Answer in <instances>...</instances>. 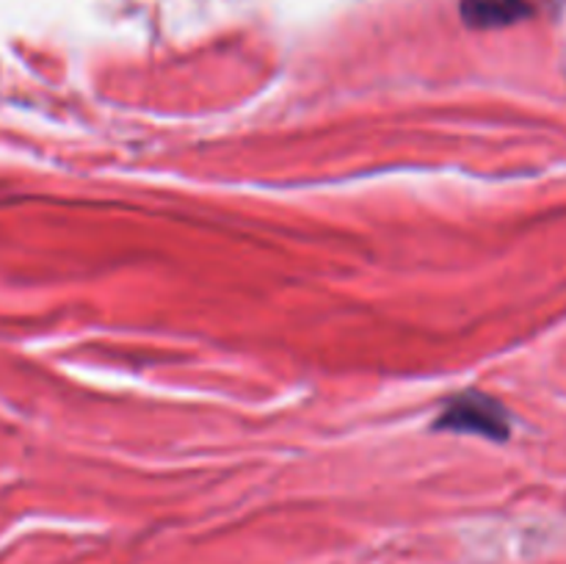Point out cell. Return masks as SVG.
Returning a JSON list of instances; mask_svg holds the SVG:
<instances>
[{"mask_svg": "<svg viewBox=\"0 0 566 564\" xmlns=\"http://www.w3.org/2000/svg\"><path fill=\"white\" fill-rule=\"evenodd\" d=\"M437 426L453 431H473V435L492 437V440H503L509 437V418L501 409V404H495L486 396H459L442 409Z\"/></svg>", "mask_w": 566, "mask_h": 564, "instance_id": "1", "label": "cell"}, {"mask_svg": "<svg viewBox=\"0 0 566 564\" xmlns=\"http://www.w3.org/2000/svg\"><path fill=\"white\" fill-rule=\"evenodd\" d=\"M528 14L525 0H462V17L473 28H497Z\"/></svg>", "mask_w": 566, "mask_h": 564, "instance_id": "2", "label": "cell"}]
</instances>
